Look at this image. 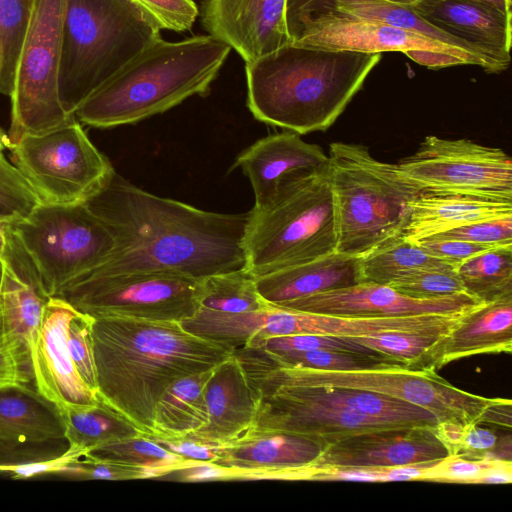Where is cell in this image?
I'll list each match as a JSON object with an SVG mask.
<instances>
[{"label":"cell","mask_w":512,"mask_h":512,"mask_svg":"<svg viewBox=\"0 0 512 512\" xmlns=\"http://www.w3.org/2000/svg\"><path fill=\"white\" fill-rule=\"evenodd\" d=\"M212 35L171 42L160 37L128 61L75 110L80 122L111 128L163 113L206 96L231 52Z\"/></svg>","instance_id":"277c9868"},{"label":"cell","mask_w":512,"mask_h":512,"mask_svg":"<svg viewBox=\"0 0 512 512\" xmlns=\"http://www.w3.org/2000/svg\"><path fill=\"white\" fill-rule=\"evenodd\" d=\"M65 0H33L19 53L11 97L9 146L26 134H42L76 120L59 93Z\"/></svg>","instance_id":"30bf717a"},{"label":"cell","mask_w":512,"mask_h":512,"mask_svg":"<svg viewBox=\"0 0 512 512\" xmlns=\"http://www.w3.org/2000/svg\"><path fill=\"white\" fill-rule=\"evenodd\" d=\"M3 335V332H2V328H1V324H0V336Z\"/></svg>","instance_id":"6125c7cd"},{"label":"cell","mask_w":512,"mask_h":512,"mask_svg":"<svg viewBox=\"0 0 512 512\" xmlns=\"http://www.w3.org/2000/svg\"><path fill=\"white\" fill-rule=\"evenodd\" d=\"M485 5L491 6L503 13L512 14V1L511 0H476Z\"/></svg>","instance_id":"6f0895ef"},{"label":"cell","mask_w":512,"mask_h":512,"mask_svg":"<svg viewBox=\"0 0 512 512\" xmlns=\"http://www.w3.org/2000/svg\"><path fill=\"white\" fill-rule=\"evenodd\" d=\"M0 438L20 441L66 438L61 412L35 386L0 387Z\"/></svg>","instance_id":"f546056e"},{"label":"cell","mask_w":512,"mask_h":512,"mask_svg":"<svg viewBox=\"0 0 512 512\" xmlns=\"http://www.w3.org/2000/svg\"><path fill=\"white\" fill-rule=\"evenodd\" d=\"M212 370L180 378L164 391L155 406L153 436L182 438L207 424L204 388Z\"/></svg>","instance_id":"4dcf8cb0"},{"label":"cell","mask_w":512,"mask_h":512,"mask_svg":"<svg viewBox=\"0 0 512 512\" xmlns=\"http://www.w3.org/2000/svg\"><path fill=\"white\" fill-rule=\"evenodd\" d=\"M69 449L82 454L142 432L125 417L98 397L91 406L61 412Z\"/></svg>","instance_id":"1f68e13d"},{"label":"cell","mask_w":512,"mask_h":512,"mask_svg":"<svg viewBox=\"0 0 512 512\" xmlns=\"http://www.w3.org/2000/svg\"><path fill=\"white\" fill-rule=\"evenodd\" d=\"M252 387L275 391L298 399L337 405L394 427H430L438 419L429 410L383 394L346 387L293 384L243 365Z\"/></svg>","instance_id":"7402d4cb"},{"label":"cell","mask_w":512,"mask_h":512,"mask_svg":"<svg viewBox=\"0 0 512 512\" xmlns=\"http://www.w3.org/2000/svg\"><path fill=\"white\" fill-rule=\"evenodd\" d=\"M241 363L288 383L355 388L383 394L425 408L438 421L489 423L493 408L501 401L500 398L490 399L460 390L434 370L406 366L346 371L316 370L276 366L258 356L245 357Z\"/></svg>","instance_id":"9c48e42d"},{"label":"cell","mask_w":512,"mask_h":512,"mask_svg":"<svg viewBox=\"0 0 512 512\" xmlns=\"http://www.w3.org/2000/svg\"><path fill=\"white\" fill-rule=\"evenodd\" d=\"M267 305L257 291L254 276L240 269L202 278L200 305L195 314L235 315Z\"/></svg>","instance_id":"836d02e7"},{"label":"cell","mask_w":512,"mask_h":512,"mask_svg":"<svg viewBox=\"0 0 512 512\" xmlns=\"http://www.w3.org/2000/svg\"><path fill=\"white\" fill-rule=\"evenodd\" d=\"M34 385L31 354L20 341L0 338V387Z\"/></svg>","instance_id":"c3c4849f"},{"label":"cell","mask_w":512,"mask_h":512,"mask_svg":"<svg viewBox=\"0 0 512 512\" xmlns=\"http://www.w3.org/2000/svg\"><path fill=\"white\" fill-rule=\"evenodd\" d=\"M322 450L319 441L305 436L249 428L219 445L214 463L228 469L231 480L297 481L301 469L314 463Z\"/></svg>","instance_id":"e0dca14e"},{"label":"cell","mask_w":512,"mask_h":512,"mask_svg":"<svg viewBox=\"0 0 512 512\" xmlns=\"http://www.w3.org/2000/svg\"><path fill=\"white\" fill-rule=\"evenodd\" d=\"M242 348H246L253 351L254 353L261 356L262 358H264L273 365L285 367L346 371L373 369L390 366H405L385 356L367 355L332 350H313L305 352L274 354L256 348Z\"/></svg>","instance_id":"74e56055"},{"label":"cell","mask_w":512,"mask_h":512,"mask_svg":"<svg viewBox=\"0 0 512 512\" xmlns=\"http://www.w3.org/2000/svg\"><path fill=\"white\" fill-rule=\"evenodd\" d=\"M410 8L429 24L469 43L508 68L512 14L476 0H419Z\"/></svg>","instance_id":"603a6c76"},{"label":"cell","mask_w":512,"mask_h":512,"mask_svg":"<svg viewBox=\"0 0 512 512\" xmlns=\"http://www.w3.org/2000/svg\"><path fill=\"white\" fill-rule=\"evenodd\" d=\"M30 3H32L33 0H28Z\"/></svg>","instance_id":"be15d7a7"},{"label":"cell","mask_w":512,"mask_h":512,"mask_svg":"<svg viewBox=\"0 0 512 512\" xmlns=\"http://www.w3.org/2000/svg\"><path fill=\"white\" fill-rule=\"evenodd\" d=\"M92 321V316L78 311L68 326L67 346L73 364L81 379L97 393Z\"/></svg>","instance_id":"7bdbcfd3"},{"label":"cell","mask_w":512,"mask_h":512,"mask_svg":"<svg viewBox=\"0 0 512 512\" xmlns=\"http://www.w3.org/2000/svg\"><path fill=\"white\" fill-rule=\"evenodd\" d=\"M8 227L48 298L103 264L115 248L111 230L85 203H40Z\"/></svg>","instance_id":"ba28073f"},{"label":"cell","mask_w":512,"mask_h":512,"mask_svg":"<svg viewBox=\"0 0 512 512\" xmlns=\"http://www.w3.org/2000/svg\"><path fill=\"white\" fill-rule=\"evenodd\" d=\"M285 9L286 0H205L201 21L248 63L290 43Z\"/></svg>","instance_id":"ac0fdd59"},{"label":"cell","mask_w":512,"mask_h":512,"mask_svg":"<svg viewBox=\"0 0 512 512\" xmlns=\"http://www.w3.org/2000/svg\"><path fill=\"white\" fill-rule=\"evenodd\" d=\"M306 14H341L381 22L473 55L489 65L490 73L506 70L469 43L429 24L410 7L386 0H286L285 16Z\"/></svg>","instance_id":"f1b7e54d"},{"label":"cell","mask_w":512,"mask_h":512,"mask_svg":"<svg viewBox=\"0 0 512 512\" xmlns=\"http://www.w3.org/2000/svg\"><path fill=\"white\" fill-rule=\"evenodd\" d=\"M57 475L93 480H131L150 479L151 475L145 469L118 462L100 459L89 453L81 454L75 460L63 467Z\"/></svg>","instance_id":"ee69618b"},{"label":"cell","mask_w":512,"mask_h":512,"mask_svg":"<svg viewBox=\"0 0 512 512\" xmlns=\"http://www.w3.org/2000/svg\"><path fill=\"white\" fill-rule=\"evenodd\" d=\"M2 336H3V335H2ZM2 336H0V338H1Z\"/></svg>","instance_id":"e7e4bbea"},{"label":"cell","mask_w":512,"mask_h":512,"mask_svg":"<svg viewBox=\"0 0 512 512\" xmlns=\"http://www.w3.org/2000/svg\"><path fill=\"white\" fill-rule=\"evenodd\" d=\"M69 449L66 438L48 441H20L0 438V467L51 460Z\"/></svg>","instance_id":"bcb514c9"},{"label":"cell","mask_w":512,"mask_h":512,"mask_svg":"<svg viewBox=\"0 0 512 512\" xmlns=\"http://www.w3.org/2000/svg\"><path fill=\"white\" fill-rule=\"evenodd\" d=\"M387 285L404 295L420 299L439 298L464 292L454 268L416 269Z\"/></svg>","instance_id":"b9f144b4"},{"label":"cell","mask_w":512,"mask_h":512,"mask_svg":"<svg viewBox=\"0 0 512 512\" xmlns=\"http://www.w3.org/2000/svg\"><path fill=\"white\" fill-rule=\"evenodd\" d=\"M158 26L160 30L184 32L194 25L199 10L194 0H130Z\"/></svg>","instance_id":"f6af8a7d"},{"label":"cell","mask_w":512,"mask_h":512,"mask_svg":"<svg viewBox=\"0 0 512 512\" xmlns=\"http://www.w3.org/2000/svg\"><path fill=\"white\" fill-rule=\"evenodd\" d=\"M254 278L262 299L279 306L361 282L360 257L334 252Z\"/></svg>","instance_id":"4316f807"},{"label":"cell","mask_w":512,"mask_h":512,"mask_svg":"<svg viewBox=\"0 0 512 512\" xmlns=\"http://www.w3.org/2000/svg\"><path fill=\"white\" fill-rule=\"evenodd\" d=\"M396 164L420 191L512 201V161L500 148L429 135Z\"/></svg>","instance_id":"4fadbf2b"},{"label":"cell","mask_w":512,"mask_h":512,"mask_svg":"<svg viewBox=\"0 0 512 512\" xmlns=\"http://www.w3.org/2000/svg\"><path fill=\"white\" fill-rule=\"evenodd\" d=\"M235 166L249 179L255 198L253 208L259 209L297 180L326 170L328 155L319 145L287 131L257 140L238 155Z\"/></svg>","instance_id":"44dd1931"},{"label":"cell","mask_w":512,"mask_h":512,"mask_svg":"<svg viewBox=\"0 0 512 512\" xmlns=\"http://www.w3.org/2000/svg\"><path fill=\"white\" fill-rule=\"evenodd\" d=\"M165 479L182 482L229 481L230 472L225 467L209 461H192L169 474Z\"/></svg>","instance_id":"f5cc1de1"},{"label":"cell","mask_w":512,"mask_h":512,"mask_svg":"<svg viewBox=\"0 0 512 512\" xmlns=\"http://www.w3.org/2000/svg\"><path fill=\"white\" fill-rule=\"evenodd\" d=\"M242 347L261 349L274 354L313 350H332L383 356L359 343H356L348 337H334L317 334H294L286 336L251 338Z\"/></svg>","instance_id":"ab89813d"},{"label":"cell","mask_w":512,"mask_h":512,"mask_svg":"<svg viewBox=\"0 0 512 512\" xmlns=\"http://www.w3.org/2000/svg\"><path fill=\"white\" fill-rule=\"evenodd\" d=\"M77 312L66 300L49 297L31 354L35 388L60 412L98 402L97 393L78 374L67 346L68 326Z\"/></svg>","instance_id":"2e32d148"},{"label":"cell","mask_w":512,"mask_h":512,"mask_svg":"<svg viewBox=\"0 0 512 512\" xmlns=\"http://www.w3.org/2000/svg\"><path fill=\"white\" fill-rule=\"evenodd\" d=\"M160 31L130 0H65L59 75L64 109L74 115L92 92L160 37Z\"/></svg>","instance_id":"8992f818"},{"label":"cell","mask_w":512,"mask_h":512,"mask_svg":"<svg viewBox=\"0 0 512 512\" xmlns=\"http://www.w3.org/2000/svg\"><path fill=\"white\" fill-rule=\"evenodd\" d=\"M337 230L327 169L292 183L262 208H252L244 236L254 277L336 252Z\"/></svg>","instance_id":"52a82bcc"},{"label":"cell","mask_w":512,"mask_h":512,"mask_svg":"<svg viewBox=\"0 0 512 512\" xmlns=\"http://www.w3.org/2000/svg\"><path fill=\"white\" fill-rule=\"evenodd\" d=\"M8 148L42 203H85L115 172L77 120L42 134L23 135Z\"/></svg>","instance_id":"8fae6325"},{"label":"cell","mask_w":512,"mask_h":512,"mask_svg":"<svg viewBox=\"0 0 512 512\" xmlns=\"http://www.w3.org/2000/svg\"><path fill=\"white\" fill-rule=\"evenodd\" d=\"M480 304L482 302L465 292L420 299L404 295L387 284L359 282L275 307L316 314L387 318L428 314L460 315Z\"/></svg>","instance_id":"9a60e30c"},{"label":"cell","mask_w":512,"mask_h":512,"mask_svg":"<svg viewBox=\"0 0 512 512\" xmlns=\"http://www.w3.org/2000/svg\"><path fill=\"white\" fill-rule=\"evenodd\" d=\"M42 203L32 186L0 151V221L13 224L27 218Z\"/></svg>","instance_id":"60d3db41"},{"label":"cell","mask_w":512,"mask_h":512,"mask_svg":"<svg viewBox=\"0 0 512 512\" xmlns=\"http://www.w3.org/2000/svg\"><path fill=\"white\" fill-rule=\"evenodd\" d=\"M432 237L457 239L493 247L508 246L512 245V217L476 222Z\"/></svg>","instance_id":"681fc988"},{"label":"cell","mask_w":512,"mask_h":512,"mask_svg":"<svg viewBox=\"0 0 512 512\" xmlns=\"http://www.w3.org/2000/svg\"><path fill=\"white\" fill-rule=\"evenodd\" d=\"M97 396L136 426L154 433L155 406L176 380L207 371L233 350L176 321L93 317Z\"/></svg>","instance_id":"7a4b0ae2"},{"label":"cell","mask_w":512,"mask_h":512,"mask_svg":"<svg viewBox=\"0 0 512 512\" xmlns=\"http://www.w3.org/2000/svg\"><path fill=\"white\" fill-rule=\"evenodd\" d=\"M512 217V201L421 191L401 237L411 243L472 223Z\"/></svg>","instance_id":"83f0119b"},{"label":"cell","mask_w":512,"mask_h":512,"mask_svg":"<svg viewBox=\"0 0 512 512\" xmlns=\"http://www.w3.org/2000/svg\"><path fill=\"white\" fill-rule=\"evenodd\" d=\"M3 261L5 270L0 286L2 332L4 336L23 343L32 354L48 297L41 289L30 260L11 232L10 245Z\"/></svg>","instance_id":"484cf974"},{"label":"cell","mask_w":512,"mask_h":512,"mask_svg":"<svg viewBox=\"0 0 512 512\" xmlns=\"http://www.w3.org/2000/svg\"><path fill=\"white\" fill-rule=\"evenodd\" d=\"M386 1L394 3V4H398L401 6L410 7L413 4H415L416 2H418L419 0H386Z\"/></svg>","instance_id":"680465c9"},{"label":"cell","mask_w":512,"mask_h":512,"mask_svg":"<svg viewBox=\"0 0 512 512\" xmlns=\"http://www.w3.org/2000/svg\"><path fill=\"white\" fill-rule=\"evenodd\" d=\"M252 389L256 411L250 428L305 436L324 447L343 436L394 427L337 405L298 399L262 388Z\"/></svg>","instance_id":"d6986e66"},{"label":"cell","mask_w":512,"mask_h":512,"mask_svg":"<svg viewBox=\"0 0 512 512\" xmlns=\"http://www.w3.org/2000/svg\"><path fill=\"white\" fill-rule=\"evenodd\" d=\"M455 270L464 292L482 303L512 297V245L481 252Z\"/></svg>","instance_id":"d6a6232c"},{"label":"cell","mask_w":512,"mask_h":512,"mask_svg":"<svg viewBox=\"0 0 512 512\" xmlns=\"http://www.w3.org/2000/svg\"><path fill=\"white\" fill-rule=\"evenodd\" d=\"M430 268L454 267L401 236L360 256L361 282L389 284L410 271Z\"/></svg>","instance_id":"e575fe53"},{"label":"cell","mask_w":512,"mask_h":512,"mask_svg":"<svg viewBox=\"0 0 512 512\" xmlns=\"http://www.w3.org/2000/svg\"><path fill=\"white\" fill-rule=\"evenodd\" d=\"M147 436L186 460L214 462L217 459L219 445L201 442L188 437L161 438L153 435Z\"/></svg>","instance_id":"816d5d0a"},{"label":"cell","mask_w":512,"mask_h":512,"mask_svg":"<svg viewBox=\"0 0 512 512\" xmlns=\"http://www.w3.org/2000/svg\"><path fill=\"white\" fill-rule=\"evenodd\" d=\"M502 460H474L457 455H448L429 466L421 480L474 484L475 480L487 469Z\"/></svg>","instance_id":"7dc6e473"},{"label":"cell","mask_w":512,"mask_h":512,"mask_svg":"<svg viewBox=\"0 0 512 512\" xmlns=\"http://www.w3.org/2000/svg\"><path fill=\"white\" fill-rule=\"evenodd\" d=\"M450 329L385 331L348 338L407 367L431 370L432 349Z\"/></svg>","instance_id":"d590c367"},{"label":"cell","mask_w":512,"mask_h":512,"mask_svg":"<svg viewBox=\"0 0 512 512\" xmlns=\"http://www.w3.org/2000/svg\"><path fill=\"white\" fill-rule=\"evenodd\" d=\"M85 204L111 230L115 248L83 276L166 272L202 279L246 267L250 211L201 210L146 192L116 172Z\"/></svg>","instance_id":"6da1fadb"},{"label":"cell","mask_w":512,"mask_h":512,"mask_svg":"<svg viewBox=\"0 0 512 512\" xmlns=\"http://www.w3.org/2000/svg\"><path fill=\"white\" fill-rule=\"evenodd\" d=\"M10 245V231L7 223L0 221V258L3 259Z\"/></svg>","instance_id":"9f6ffc18"},{"label":"cell","mask_w":512,"mask_h":512,"mask_svg":"<svg viewBox=\"0 0 512 512\" xmlns=\"http://www.w3.org/2000/svg\"><path fill=\"white\" fill-rule=\"evenodd\" d=\"M204 397L208 422L186 437L223 445L252 426L256 411L255 395L234 353L213 368L204 388Z\"/></svg>","instance_id":"cb8c5ba5"},{"label":"cell","mask_w":512,"mask_h":512,"mask_svg":"<svg viewBox=\"0 0 512 512\" xmlns=\"http://www.w3.org/2000/svg\"><path fill=\"white\" fill-rule=\"evenodd\" d=\"M327 173L333 194L336 252L360 257L401 235L411 201L421 192L368 147L330 144Z\"/></svg>","instance_id":"5b68a950"},{"label":"cell","mask_w":512,"mask_h":512,"mask_svg":"<svg viewBox=\"0 0 512 512\" xmlns=\"http://www.w3.org/2000/svg\"><path fill=\"white\" fill-rule=\"evenodd\" d=\"M404 54L416 63L430 69H440L457 65H469L465 59L445 52L425 49H412L404 52Z\"/></svg>","instance_id":"db71d44e"},{"label":"cell","mask_w":512,"mask_h":512,"mask_svg":"<svg viewBox=\"0 0 512 512\" xmlns=\"http://www.w3.org/2000/svg\"><path fill=\"white\" fill-rule=\"evenodd\" d=\"M285 21L290 43L297 46L367 53L433 50L461 57L490 73L489 65L473 55L381 22L341 14L286 15Z\"/></svg>","instance_id":"5bb4252c"},{"label":"cell","mask_w":512,"mask_h":512,"mask_svg":"<svg viewBox=\"0 0 512 512\" xmlns=\"http://www.w3.org/2000/svg\"><path fill=\"white\" fill-rule=\"evenodd\" d=\"M512 481V461H500L484 471L474 484H506Z\"/></svg>","instance_id":"11a10c76"},{"label":"cell","mask_w":512,"mask_h":512,"mask_svg":"<svg viewBox=\"0 0 512 512\" xmlns=\"http://www.w3.org/2000/svg\"><path fill=\"white\" fill-rule=\"evenodd\" d=\"M31 5L28 0H0V94L3 95L12 93Z\"/></svg>","instance_id":"f35d334b"},{"label":"cell","mask_w":512,"mask_h":512,"mask_svg":"<svg viewBox=\"0 0 512 512\" xmlns=\"http://www.w3.org/2000/svg\"><path fill=\"white\" fill-rule=\"evenodd\" d=\"M449 453L430 427H387L340 437L324 445L318 463L397 467L441 460Z\"/></svg>","instance_id":"ffe728a7"},{"label":"cell","mask_w":512,"mask_h":512,"mask_svg":"<svg viewBox=\"0 0 512 512\" xmlns=\"http://www.w3.org/2000/svg\"><path fill=\"white\" fill-rule=\"evenodd\" d=\"M200 293L201 279L154 272L83 276L56 296L92 317L183 322L198 311Z\"/></svg>","instance_id":"7c38bea8"},{"label":"cell","mask_w":512,"mask_h":512,"mask_svg":"<svg viewBox=\"0 0 512 512\" xmlns=\"http://www.w3.org/2000/svg\"><path fill=\"white\" fill-rule=\"evenodd\" d=\"M6 147H9L8 137L0 130V151Z\"/></svg>","instance_id":"91938a15"},{"label":"cell","mask_w":512,"mask_h":512,"mask_svg":"<svg viewBox=\"0 0 512 512\" xmlns=\"http://www.w3.org/2000/svg\"><path fill=\"white\" fill-rule=\"evenodd\" d=\"M4 270H5V263L2 258H0V286L3 280L4 276Z\"/></svg>","instance_id":"94428289"},{"label":"cell","mask_w":512,"mask_h":512,"mask_svg":"<svg viewBox=\"0 0 512 512\" xmlns=\"http://www.w3.org/2000/svg\"><path fill=\"white\" fill-rule=\"evenodd\" d=\"M87 453L100 459L145 469L151 478H164L192 462L167 450L145 434L109 443Z\"/></svg>","instance_id":"8d00e7d4"},{"label":"cell","mask_w":512,"mask_h":512,"mask_svg":"<svg viewBox=\"0 0 512 512\" xmlns=\"http://www.w3.org/2000/svg\"><path fill=\"white\" fill-rule=\"evenodd\" d=\"M511 351L512 297H506L462 314L432 349L430 369L468 356Z\"/></svg>","instance_id":"d4e9b609"},{"label":"cell","mask_w":512,"mask_h":512,"mask_svg":"<svg viewBox=\"0 0 512 512\" xmlns=\"http://www.w3.org/2000/svg\"><path fill=\"white\" fill-rule=\"evenodd\" d=\"M380 59L381 53L288 43L246 63L247 106L273 127L299 135L325 131Z\"/></svg>","instance_id":"3957f363"},{"label":"cell","mask_w":512,"mask_h":512,"mask_svg":"<svg viewBox=\"0 0 512 512\" xmlns=\"http://www.w3.org/2000/svg\"><path fill=\"white\" fill-rule=\"evenodd\" d=\"M415 244L420 246L430 255L449 263L455 269L465 260L481 252L495 248L493 246L463 240L436 237L425 238Z\"/></svg>","instance_id":"f907efd6"}]
</instances>
